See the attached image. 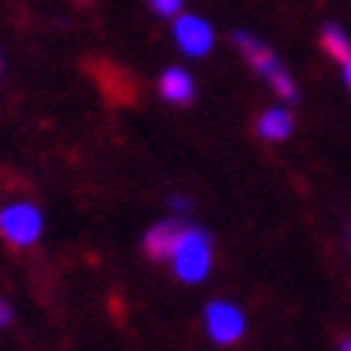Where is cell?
Wrapping results in <instances>:
<instances>
[{
  "label": "cell",
  "instance_id": "6da1fadb",
  "mask_svg": "<svg viewBox=\"0 0 351 351\" xmlns=\"http://www.w3.org/2000/svg\"><path fill=\"white\" fill-rule=\"evenodd\" d=\"M229 39H232V45L242 52V58L248 62V68H252L261 81H267V87H271L284 104H297L300 100L297 81H293V75L287 71V64L277 58V52L271 49V45L261 43V39L252 36L248 29H235Z\"/></svg>",
  "mask_w": 351,
  "mask_h": 351
},
{
  "label": "cell",
  "instance_id": "7a4b0ae2",
  "mask_svg": "<svg viewBox=\"0 0 351 351\" xmlns=\"http://www.w3.org/2000/svg\"><path fill=\"white\" fill-rule=\"evenodd\" d=\"M171 267H174V277L184 280V284H200L210 277L213 271V239L203 232L200 226L181 223L178 229V239L171 245L168 255Z\"/></svg>",
  "mask_w": 351,
  "mask_h": 351
},
{
  "label": "cell",
  "instance_id": "3957f363",
  "mask_svg": "<svg viewBox=\"0 0 351 351\" xmlns=\"http://www.w3.org/2000/svg\"><path fill=\"white\" fill-rule=\"evenodd\" d=\"M43 210L29 200H10L0 206V235L10 248H32L43 235Z\"/></svg>",
  "mask_w": 351,
  "mask_h": 351
},
{
  "label": "cell",
  "instance_id": "277c9868",
  "mask_svg": "<svg viewBox=\"0 0 351 351\" xmlns=\"http://www.w3.org/2000/svg\"><path fill=\"white\" fill-rule=\"evenodd\" d=\"M171 36H174V45L181 49L187 58H203V55L213 52L216 45V32L210 26V20H203L200 13H178L171 20Z\"/></svg>",
  "mask_w": 351,
  "mask_h": 351
},
{
  "label": "cell",
  "instance_id": "5b68a950",
  "mask_svg": "<svg viewBox=\"0 0 351 351\" xmlns=\"http://www.w3.org/2000/svg\"><path fill=\"white\" fill-rule=\"evenodd\" d=\"M203 326L206 335L216 345H235L245 335V313L229 300H210L203 309Z\"/></svg>",
  "mask_w": 351,
  "mask_h": 351
},
{
  "label": "cell",
  "instance_id": "8992f818",
  "mask_svg": "<svg viewBox=\"0 0 351 351\" xmlns=\"http://www.w3.org/2000/svg\"><path fill=\"white\" fill-rule=\"evenodd\" d=\"M158 94L161 100H168L174 107H191L193 97H197V84H193V75L181 64H171L158 75Z\"/></svg>",
  "mask_w": 351,
  "mask_h": 351
},
{
  "label": "cell",
  "instance_id": "52a82bcc",
  "mask_svg": "<svg viewBox=\"0 0 351 351\" xmlns=\"http://www.w3.org/2000/svg\"><path fill=\"white\" fill-rule=\"evenodd\" d=\"M178 229H181V219H158L152 223L142 235V252L152 258V261H168L171 245L178 239Z\"/></svg>",
  "mask_w": 351,
  "mask_h": 351
},
{
  "label": "cell",
  "instance_id": "ba28073f",
  "mask_svg": "<svg viewBox=\"0 0 351 351\" xmlns=\"http://www.w3.org/2000/svg\"><path fill=\"white\" fill-rule=\"evenodd\" d=\"M255 132L265 142H287L290 132H293V113H290V107H267L255 119Z\"/></svg>",
  "mask_w": 351,
  "mask_h": 351
},
{
  "label": "cell",
  "instance_id": "9c48e42d",
  "mask_svg": "<svg viewBox=\"0 0 351 351\" xmlns=\"http://www.w3.org/2000/svg\"><path fill=\"white\" fill-rule=\"evenodd\" d=\"M319 45L326 49V55H332L339 64L345 62V58H351V36L341 29L339 23H326V26H322Z\"/></svg>",
  "mask_w": 351,
  "mask_h": 351
},
{
  "label": "cell",
  "instance_id": "30bf717a",
  "mask_svg": "<svg viewBox=\"0 0 351 351\" xmlns=\"http://www.w3.org/2000/svg\"><path fill=\"white\" fill-rule=\"evenodd\" d=\"M149 7L158 16H168V20H174L178 13H184V0H149Z\"/></svg>",
  "mask_w": 351,
  "mask_h": 351
},
{
  "label": "cell",
  "instance_id": "8fae6325",
  "mask_svg": "<svg viewBox=\"0 0 351 351\" xmlns=\"http://www.w3.org/2000/svg\"><path fill=\"white\" fill-rule=\"evenodd\" d=\"M168 206L174 213H187L191 210V197H181V193H171L168 197Z\"/></svg>",
  "mask_w": 351,
  "mask_h": 351
},
{
  "label": "cell",
  "instance_id": "7c38bea8",
  "mask_svg": "<svg viewBox=\"0 0 351 351\" xmlns=\"http://www.w3.org/2000/svg\"><path fill=\"white\" fill-rule=\"evenodd\" d=\"M10 319H13L10 303H3V300H0V329H3V326H10Z\"/></svg>",
  "mask_w": 351,
  "mask_h": 351
},
{
  "label": "cell",
  "instance_id": "4fadbf2b",
  "mask_svg": "<svg viewBox=\"0 0 351 351\" xmlns=\"http://www.w3.org/2000/svg\"><path fill=\"white\" fill-rule=\"evenodd\" d=\"M341 81H345V87H348V94H351V58L341 62Z\"/></svg>",
  "mask_w": 351,
  "mask_h": 351
},
{
  "label": "cell",
  "instance_id": "5bb4252c",
  "mask_svg": "<svg viewBox=\"0 0 351 351\" xmlns=\"http://www.w3.org/2000/svg\"><path fill=\"white\" fill-rule=\"evenodd\" d=\"M339 351H351V335H348V339H341V341H339Z\"/></svg>",
  "mask_w": 351,
  "mask_h": 351
},
{
  "label": "cell",
  "instance_id": "9a60e30c",
  "mask_svg": "<svg viewBox=\"0 0 351 351\" xmlns=\"http://www.w3.org/2000/svg\"><path fill=\"white\" fill-rule=\"evenodd\" d=\"M348 255H351V223H348Z\"/></svg>",
  "mask_w": 351,
  "mask_h": 351
},
{
  "label": "cell",
  "instance_id": "2e32d148",
  "mask_svg": "<svg viewBox=\"0 0 351 351\" xmlns=\"http://www.w3.org/2000/svg\"><path fill=\"white\" fill-rule=\"evenodd\" d=\"M0 71H3V55H0Z\"/></svg>",
  "mask_w": 351,
  "mask_h": 351
},
{
  "label": "cell",
  "instance_id": "e0dca14e",
  "mask_svg": "<svg viewBox=\"0 0 351 351\" xmlns=\"http://www.w3.org/2000/svg\"><path fill=\"white\" fill-rule=\"evenodd\" d=\"M81 3H90V0H81Z\"/></svg>",
  "mask_w": 351,
  "mask_h": 351
}]
</instances>
